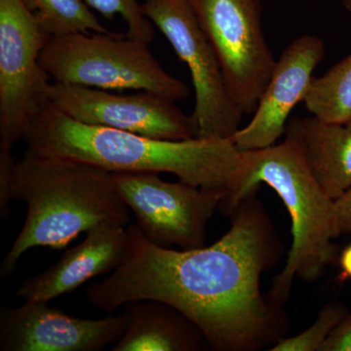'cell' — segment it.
Segmentation results:
<instances>
[{
  "label": "cell",
  "instance_id": "6da1fadb",
  "mask_svg": "<svg viewBox=\"0 0 351 351\" xmlns=\"http://www.w3.org/2000/svg\"><path fill=\"white\" fill-rule=\"evenodd\" d=\"M250 197L239 203L230 230L211 246L164 248L130 223L125 257L112 276L87 288L88 302L110 313L156 300L184 314L216 350L265 346L276 335V316L261 291V276L276 248L269 223Z\"/></svg>",
  "mask_w": 351,
  "mask_h": 351
},
{
  "label": "cell",
  "instance_id": "7a4b0ae2",
  "mask_svg": "<svg viewBox=\"0 0 351 351\" xmlns=\"http://www.w3.org/2000/svg\"><path fill=\"white\" fill-rule=\"evenodd\" d=\"M24 141L27 151L38 156L71 159L110 173H169L223 193L225 200L237 186L242 164V152L232 138L145 137L82 123L50 103L36 115Z\"/></svg>",
  "mask_w": 351,
  "mask_h": 351
},
{
  "label": "cell",
  "instance_id": "3957f363",
  "mask_svg": "<svg viewBox=\"0 0 351 351\" xmlns=\"http://www.w3.org/2000/svg\"><path fill=\"white\" fill-rule=\"evenodd\" d=\"M10 196L24 201L27 217L2 262V277L12 274L29 249L62 250L101 223H131L130 210L117 193L112 173L71 159L25 151L14 168Z\"/></svg>",
  "mask_w": 351,
  "mask_h": 351
},
{
  "label": "cell",
  "instance_id": "277c9868",
  "mask_svg": "<svg viewBox=\"0 0 351 351\" xmlns=\"http://www.w3.org/2000/svg\"><path fill=\"white\" fill-rule=\"evenodd\" d=\"M261 184L276 191L292 221V246L270 291V301L278 306L287 300L295 277L316 280L336 261L332 243L336 239L335 201L320 188L299 149L287 138L280 144L242 152L237 186L219 208L232 215L241 201L255 195Z\"/></svg>",
  "mask_w": 351,
  "mask_h": 351
},
{
  "label": "cell",
  "instance_id": "5b68a950",
  "mask_svg": "<svg viewBox=\"0 0 351 351\" xmlns=\"http://www.w3.org/2000/svg\"><path fill=\"white\" fill-rule=\"evenodd\" d=\"M40 64L54 82L108 90H136L172 101L189 96L186 82L171 75L149 44L123 34H75L51 38Z\"/></svg>",
  "mask_w": 351,
  "mask_h": 351
},
{
  "label": "cell",
  "instance_id": "8992f818",
  "mask_svg": "<svg viewBox=\"0 0 351 351\" xmlns=\"http://www.w3.org/2000/svg\"><path fill=\"white\" fill-rule=\"evenodd\" d=\"M49 39L25 0H0V152L24 140L49 103L51 77L40 64Z\"/></svg>",
  "mask_w": 351,
  "mask_h": 351
},
{
  "label": "cell",
  "instance_id": "52a82bcc",
  "mask_svg": "<svg viewBox=\"0 0 351 351\" xmlns=\"http://www.w3.org/2000/svg\"><path fill=\"white\" fill-rule=\"evenodd\" d=\"M143 12L186 64L195 94L196 138H232L243 113L232 100L213 46L189 0H145Z\"/></svg>",
  "mask_w": 351,
  "mask_h": 351
},
{
  "label": "cell",
  "instance_id": "ba28073f",
  "mask_svg": "<svg viewBox=\"0 0 351 351\" xmlns=\"http://www.w3.org/2000/svg\"><path fill=\"white\" fill-rule=\"evenodd\" d=\"M218 57L226 87L253 114L276 61L263 29L261 0H189Z\"/></svg>",
  "mask_w": 351,
  "mask_h": 351
},
{
  "label": "cell",
  "instance_id": "9c48e42d",
  "mask_svg": "<svg viewBox=\"0 0 351 351\" xmlns=\"http://www.w3.org/2000/svg\"><path fill=\"white\" fill-rule=\"evenodd\" d=\"M120 198L152 243L181 250L205 246V230L225 195L182 181H164L158 173H112Z\"/></svg>",
  "mask_w": 351,
  "mask_h": 351
},
{
  "label": "cell",
  "instance_id": "30bf717a",
  "mask_svg": "<svg viewBox=\"0 0 351 351\" xmlns=\"http://www.w3.org/2000/svg\"><path fill=\"white\" fill-rule=\"evenodd\" d=\"M48 100L71 119L162 140L196 138L195 121L175 101L149 92L119 94L108 90L53 82Z\"/></svg>",
  "mask_w": 351,
  "mask_h": 351
},
{
  "label": "cell",
  "instance_id": "8fae6325",
  "mask_svg": "<svg viewBox=\"0 0 351 351\" xmlns=\"http://www.w3.org/2000/svg\"><path fill=\"white\" fill-rule=\"evenodd\" d=\"M129 321L128 307L117 316L83 319L48 302L25 301L0 311V350L100 351L121 339Z\"/></svg>",
  "mask_w": 351,
  "mask_h": 351
},
{
  "label": "cell",
  "instance_id": "7c38bea8",
  "mask_svg": "<svg viewBox=\"0 0 351 351\" xmlns=\"http://www.w3.org/2000/svg\"><path fill=\"white\" fill-rule=\"evenodd\" d=\"M325 54L324 43L313 34H304L289 44L276 61L250 122L232 138L239 152L265 149L282 137L291 112L304 101Z\"/></svg>",
  "mask_w": 351,
  "mask_h": 351
},
{
  "label": "cell",
  "instance_id": "4fadbf2b",
  "mask_svg": "<svg viewBox=\"0 0 351 351\" xmlns=\"http://www.w3.org/2000/svg\"><path fill=\"white\" fill-rule=\"evenodd\" d=\"M126 228L112 223L94 226L82 242L64 252L49 269L25 279L16 294L25 301L49 302L113 271L125 257Z\"/></svg>",
  "mask_w": 351,
  "mask_h": 351
},
{
  "label": "cell",
  "instance_id": "5bb4252c",
  "mask_svg": "<svg viewBox=\"0 0 351 351\" xmlns=\"http://www.w3.org/2000/svg\"><path fill=\"white\" fill-rule=\"evenodd\" d=\"M285 135L331 199L351 189V119L326 122L313 115L290 117Z\"/></svg>",
  "mask_w": 351,
  "mask_h": 351
},
{
  "label": "cell",
  "instance_id": "9a60e30c",
  "mask_svg": "<svg viewBox=\"0 0 351 351\" xmlns=\"http://www.w3.org/2000/svg\"><path fill=\"white\" fill-rule=\"evenodd\" d=\"M128 309V327L112 351L198 350L208 343L188 317L166 302L143 300Z\"/></svg>",
  "mask_w": 351,
  "mask_h": 351
},
{
  "label": "cell",
  "instance_id": "2e32d148",
  "mask_svg": "<svg viewBox=\"0 0 351 351\" xmlns=\"http://www.w3.org/2000/svg\"><path fill=\"white\" fill-rule=\"evenodd\" d=\"M302 103L307 112L323 121L351 119V52L324 75L313 76Z\"/></svg>",
  "mask_w": 351,
  "mask_h": 351
},
{
  "label": "cell",
  "instance_id": "e0dca14e",
  "mask_svg": "<svg viewBox=\"0 0 351 351\" xmlns=\"http://www.w3.org/2000/svg\"><path fill=\"white\" fill-rule=\"evenodd\" d=\"M25 3L50 38L91 32L119 34L104 27L84 0H25Z\"/></svg>",
  "mask_w": 351,
  "mask_h": 351
},
{
  "label": "cell",
  "instance_id": "ac0fdd59",
  "mask_svg": "<svg viewBox=\"0 0 351 351\" xmlns=\"http://www.w3.org/2000/svg\"><path fill=\"white\" fill-rule=\"evenodd\" d=\"M348 314L345 306L331 304L320 311L317 319L306 331L292 338L279 339L271 351H320L332 329Z\"/></svg>",
  "mask_w": 351,
  "mask_h": 351
},
{
  "label": "cell",
  "instance_id": "d6986e66",
  "mask_svg": "<svg viewBox=\"0 0 351 351\" xmlns=\"http://www.w3.org/2000/svg\"><path fill=\"white\" fill-rule=\"evenodd\" d=\"M106 19L121 16L127 25V36L149 44L156 36L154 24L145 17L138 0H84Z\"/></svg>",
  "mask_w": 351,
  "mask_h": 351
},
{
  "label": "cell",
  "instance_id": "ffe728a7",
  "mask_svg": "<svg viewBox=\"0 0 351 351\" xmlns=\"http://www.w3.org/2000/svg\"><path fill=\"white\" fill-rule=\"evenodd\" d=\"M320 351H351V314H346L332 329Z\"/></svg>",
  "mask_w": 351,
  "mask_h": 351
},
{
  "label": "cell",
  "instance_id": "44dd1931",
  "mask_svg": "<svg viewBox=\"0 0 351 351\" xmlns=\"http://www.w3.org/2000/svg\"><path fill=\"white\" fill-rule=\"evenodd\" d=\"M335 237L351 233V189L334 202Z\"/></svg>",
  "mask_w": 351,
  "mask_h": 351
},
{
  "label": "cell",
  "instance_id": "7402d4cb",
  "mask_svg": "<svg viewBox=\"0 0 351 351\" xmlns=\"http://www.w3.org/2000/svg\"><path fill=\"white\" fill-rule=\"evenodd\" d=\"M339 263L341 269L339 278L343 280V279H351V244L346 247L341 252Z\"/></svg>",
  "mask_w": 351,
  "mask_h": 351
},
{
  "label": "cell",
  "instance_id": "603a6c76",
  "mask_svg": "<svg viewBox=\"0 0 351 351\" xmlns=\"http://www.w3.org/2000/svg\"><path fill=\"white\" fill-rule=\"evenodd\" d=\"M341 3L346 7V10L350 13L351 15V0H341Z\"/></svg>",
  "mask_w": 351,
  "mask_h": 351
}]
</instances>
